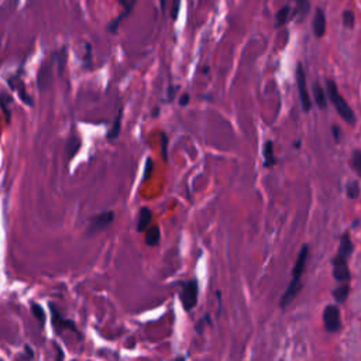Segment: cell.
Wrapping results in <instances>:
<instances>
[{
    "mask_svg": "<svg viewBox=\"0 0 361 361\" xmlns=\"http://www.w3.org/2000/svg\"><path fill=\"white\" fill-rule=\"evenodd\" d=\"M353 253V241H351V237L349 233H344L343 236L340 237V244H338V256L344 257V258H349Z\"/></svg>",
    "mask_w": 361,
    "mask_h": 361,
    "instance_id": "obj_12",
    "label": "cell"
},
{
    "mask_svg": "<svg viewBox=\"0 0 361 361\" xmlns=\"http://www.w3.org/2000/svg\"><path fill=\"white\" fill-rule=\"evenodd\" d=\"M10 103L11 99L7 96V95H0V106H1V110L4 113V117L7 120V123H10Z\"/></svg>",
    "mask_w": 361,
    "mask_h": 361,
    "instance_id": "obj_19",
    "label": "cell"
},
{
    "mask_svg": "<svg viewBox=\"0 0 361 361\" xmlns=\"http://www.w3.org/2000/svg\"><path fill=\"white\" fill-rule=\"evenodd\" d=\"M180 301L185 310H192L198 302V282L196 280L182 282L180 289Z\"/></svg>",
    "mask_w": 361,
    "mask_h": 361,
    "instance_id": "obj_2",
    "label": "cell"
},
{
    "mask_svg": "<svg viewBox=\"0 0 361 361\" xmlns=\"http://www.w3.org/2000/svg\"><path fill=\"white\" fill-rule=\"evenodd\" d=\"M31 310H33V313L35 315V317L40 320L41 319V323H44V320H45V317H44V312H43V309L38 306L37 304H34L33 306H31Z\"/></svg>",
    "mask_w": 361,
    "mask_h": 361,
    "instance_id": "obj_29",
    "label": "cell"
},
{
    "mask_svg": "<svg viewBox=\"0 0 361 361\" xmlns=\"http://www.w3.org/2000/svg\"><path fill=\"white\" fill-rule=\"evenodd\" d=\"M50 77H51V69H50V65L45 62L38 72V88L40 89H45V86L50 82Z\"/></svg>",
    "mask_w": 361,
    "mask_h": 361,
    "instance_id": "obj_17",
    "label": "cell"
},
{
    "mask_svg": "<svg viewBox=\"0 0 361 361\" xmlns=\"http://www.w3.org/2000/svg\"><path fill=\"white\" fill-rule=\"evenodd\" d=\"M50 308H51V310H52V325H54V327H55L56 330H59V329L65 330V329H68V330H71V332H78L74 322L67 320V319H64L62 316H59V313L56 312V309L54 308V305H50Z\"/></svg>",
    "mask_w": 361,
    "mask_h": 361,
    "instance_id": "obj_9",
    "label": "cell"
},
{
    "mask_svg": "<svg viewBox=\"0 0 361 361\" xmlns=\"http://www.w3.org/2000/svg\"><path fill=\"white\" fill-rule=\"evenodd\" d=\"M153 171H154V164H153V159L151 158H147L146 161V167H144V177H143V180H147L151 175H153Z\"/></svg>",
    "mask_w": 361,
    "mask_h": 361,
    "instance_id": "obj_25",
    "label": "cell"
},
{
    "mask_svg": "<svg viewBox=\"0 0 361 361\" xmlns=\"http://www.w3.org/2000/svg\"><path fill=\"white\" fill-rule=\"evenodd\" d=\"M359 195H360V186H359V183L357 182H351L347 185V196H349L350 199H356V198H359Z\"/></svg>",
    "mask_w": 361,
    "mask_h": 361,
    "instance_id": "obj_22",
    "label": "cell"
},
{
    "mask_svg": "<svg viewBox=\"0 0 361 361\" xmlns=\"http://www.w3.org/2000/svg\"><path fill=\"white\" fill-rule=\"evenodd\" d=\"M301 289H302V282L292 281V280H291L289 285H288V288H286V291H285V293L282 295L281 308H286L288 305L291 304L293 299L296 298V295L299 293Z\"/></svg>",
    "mask_w": 361,
    "mask_h": 361,
    "instance_id": "obj_8",
    "label": "cell"
},
{
    "mask_svg": "<svg viewBox=\"0 0 361 361\" xmlns=\"http://www.w3.org/2000/svg\"><path fill=\"white\" fill-rule=\"evenodd\" d=\"M122 119H123V110H120V113L116 116L114 122L110 126V130L107 131V140L109 141H114L119 134H120V129H122Z\"/></svg>",
    "mask_w": 361,
    "mask_h": 361,
    "instance_id": "obj_13",
    "label": "cell"
},
{
    "mask_svg": "<svg viewBox=\"0 0 361 361\" xmlns=\"http://www.w3.org/2000/svg\"><path fill=\"white\" fill-rule=\"evenodd\" d=\"M313 31L317 38H322L326 33V16L322 9H317L313 17Z\"/></svg>",
    "mask_w": 361,
    "mask_h": 361,
    "instance_id": "obj_10",
    "label": "cell"
},
{
    "mask_svg": "<svg viewBox=\"0 0 361 361\" xmlns=\"http://www.w3.org/2000/svg\"><path fill=\"white\" fill-rule=\"evenodd\" d=\"M180 0H172V10H171V16L174 20L178 19V14H180Z\"/></svg>",
    "mask_w": 361,
    "mask_h": 361,
    "instance_id": "obj_30",
    "label": "cell"
},
{
    "mask_svg": "<svg viewBox=\"0 0 361 361\" xmlns=\"http://www.w3.org/2000/svg\"><path fill=\"white\" fill-rule=\"evenodd\" d=\"M159 238H161V232H159V227L158 226H151L146 232L147 246H150V247L157 246L158 243H159Z\"/></svg>",
    "mask_w": 361,
    "mask_h": 361,
    "instance_id": "obj_14",
    "label": "cell"
},
{
    "mask_svg": "<svg viewBox=\"0 0 361 361\" xmlns=\"http://www.w3.org/2000/svg\"><path fill=\"white\" fill-rule=\"evenodd\" d=\"M122 6H123V9L124 11L123 13H126L127 16L130 14V11L133 10V7H134V3H135V0H117Z\"/></svg>",
    "mask_w": 361,
    "mask_h": 361,
    "instance_id": "obj_27",
    "label": "cell"
},
{
    "mask_svg": "<svg viewBox=\"0 0 361 361\" xmlns=\"http://www.w3.org/2000/svg\"><path fill=\"white\" fill-rule=\"evenodd\" d=\"M354 20H356V17H354V13L351 10H346L343 13V23L347 28H353Z\"/></svg>",
    "mask_w": 361,
    "mask_h": 361,
    "instance_id": "obj_23",
    "label": "cell"
},
{
    "mask_svg": "<svg viewBox=\"0 0 361 361\" xmlns=\"http://www.w3.org/2000/svg\"><path fill=\"white\" fill-rule=\"evenodd\" d=\"M326 85H327V98L329 101L332 102V104L335 106L336 112L340 114V117L347 122L349 124H354L356 123V116L351 110V107L349 106V103L346 102V99L340 95L337 86L335 83V80L332 79H326Z\"/></svg>",
    "mask_w": 361,
    "mask_h": 361,
    "instance_id": "obj_1",
    "label": "cell"
},
{
    "mask_svg": "<svg viewBox=\"0 0 361 361\" xmlns=\"http://www.w3.org/2000/svg\"><path fill=\"white\" fill-rule=\"evenodd\" d=\"M289 6H284L281 10L277 13V23H275V26L277 27H281L284 26L286 20H288V16H289Z\"/></svg>",
    "mask_w": 361,
    "mask_h": 361,
    "instance_id": "obj_21",
    "label": "cell"
},
{
    "mask_svg": "<svg viewBox=\"0 0 361 361\" xmlns=\"http://www.w3.org/2000/svg\"><path fill=\"white\" fill-rule=\"evenodd\" d=\"M296 83H298L299 96H301V102H302L304 110L305 112H309L310 107H312V101H310V96H309V92H308V86H306V75H305L304 68H302L301 64L296 67Z\"/></svg>",
    "mask_w": 361,
    "mask_h": 361,
    "instance_id": "obj_4",
    "label": "cell"
},
{
    "mask_svg": "<svg viewBox=\"0 0 361 361\" xmlns=\"http://www.w3.org/2000/svg\"><path fill=\"white\" fill-rule=\"evenodd\" d=\"M77 138V137H75ZM75 138L72 137L71 140H69V143H68V153H69V157L72 158L77 153H78V150H79V147H80V141L79 143H77L75 146H74V143H75Z\"/></svg>",
    "mask_w": 361,
    "mask_h": 361,
    "instance_id": "obj_26",
    "label": "cell"
},
{
    "mask_svg": "<svg viewBox=\"0 0 361 361\" xmlns=\"http://www.w3.org/2000/svg\"><path fill=\"white\" fill-rule=\"evenodd\" d=\"M308 254H309V247L308 246H302L298 258L295 261L292 270V281H301L302 275H304L305 268H306V262H308Z\"/></svg>",
    "mask_w": 361,
    "mask_h": 361,
    "instance_id": "obj_7",
    "label": "cell"
},
{
    "mask_svg": "<svg viewBox=\"0 0 361 361\" xmlns=\"http://www.w3.org/2000/svg\"><path fill=\"white\" fill-rule=\"evenodd\" d=\"M90 61H92V48H90L89 43H86V59H85L86 67H89Z\"/></svg>",
    "mask_w": 361,
    "mask_h": 361,
    "instance_id": "obj_31",
    "label": "cell"
},
{
    "mask_svg": "<svg viewBox=\"0 0 361 361\" xmlns=\"http://www.w3.org/2000/svg\"><path fill=\"white\" fill-rule=\"evenodd\" d=\"M161 151H162V158L164 161H168V135L164 134L161 135Z\"/></svg>",
    "mask_w": 361,
    "mask_h": 361,
    "instance_id": "obj_24",
    "label": "cell"
},
{
    "mask_svg": "<svg viewBox=\"0 0 361 361\" xmlns=\"http://www.w3.org/2000/svg\"><path fill=\"white\" fill-rule=\"evenodd\" d=\"M153 220V212L148 207H141L138 212V219H137V232H144L147 227L150 226Z\"/></svg>",
    "mask_w": 361,
    "mask_h": 361,
    "instance_id": "obj_11",
    "label": "cell"
},
{
    "mask_svg": "<svg viewBox=\"0 0 361 361\" xmlns=\"http://www.w3.org/2000/svg\"><path fill=\"white\" fill-rule=\"evenodd\" d=\"M308 4H309L308 0H296V10H298V13H299L301 16L306 14V11H308Z\"/></svg>",
    "mask_w": 361,
    "mask_h": 361,
    "instance_id": "obj_28",
    "label": "cell"
},
{
    "mask_svg": "<svg viewBox=\"0 0 361 361\" xmlns=\"http://www.w3.org/2000/svg\"><path fill=\"white\" fill-rule=\"evenodd\" d=\"M350 165L354 169L359 175L361 177V151L360 150H354L351 158H350Z\"/></svg>",
    "mask_w": 361,
    "mask_h": 361,
    "instance_id": "obj_20",
    "label": "cell"
},
{
    "mask_svg": "<svg viewBox=\"0 0 361 361\" xmlns=\"http://www.w3.org/2000/svg\"><path fill=\"white\" fill-rule=\"evenodd\" d=\"M333 277L336 281L341 282V284H349L350 278H351L347 258L338 254L333 258Z\"/></svg>",
    "mask_w": 361,
    "mask_h": 361,
    "instance_id": "obj_5",
    "label": "cell"
},
{
    "mask_svg": "<svg viewBox=\"0 0 361 361\" xmlns=\"http://www.w3.org/2000/svg\"><path fill=\"white\" fill-rule=\"evenodd\" d=\"M323 325L329 333H336L340 330L341 319L337 305H327L323 310Z\"/></svg>",
    "mask_w": 361,
    "mask_h": 361,
    "instance_id": "obj_3",
    "label": "cell"
},
{
    "mask_svg": "<svg viewBox=\"0 0 361 361\" xmlns=\"http://www.w3.org/2000/svg\"><path fill=\"white\" fill-rule=\"evenodd\" d=\"M189 101H191V96L188 95V93H183L182 96H180V106H182V107H185L188 103H189Z\"/></svg>",
    "mask_w": 361,
    "mask_h": 361,
    "instance_id": "obj_32",
    "label": "cell"
},
{
    "mask_svg": "<svg viewBox=\"0 0 361 361\" xmlns=\"http://www.w3.org/2000/svg\"><path fill=\"white\" fill-rule=\"evenodd\" d=\"M264 158H265V167H272L275 164L274 157V144L272 141H267L264 146Z\"/></svg>",
    "mask_w": 361,
    "mask_h": 361,
    "instance_id": "obj_18",
    "label": "cell"
},
{
    "mask_svg": "<svg viewBox=\"0 0 361 361\" xmlns=\"http://www.w3.org/2000/svg\"><path fill=\"white\" fill-rule=\"evenodd\" d=\"M313 93H315L316 104L320 109H325L326 107V92H325V89L322 88V85L319 82L313 83Z\"/></svg>",
    "mask_w": 361,
    "mask_h": 361,
    "instance_id": "obj_16",
    "label": "cell"
},
{
    "mask_svg": "<svg viewBox=\"0 0 361 361\" xmlns=\"http://www.w3.org/2000/svg\"><path fill=\"white\" fill-rule=\"evenodd\" d=\"M114 220V213L113 212H103L101 214H96L95 217H92L89 222V227H88V234H93L104 230L106 227L112 225Z\"/></svg>",
    "mask_w": 361,
    "mask_h": 361,
    "instance_id": "obj_6",
    "label": "cell"
},
{
    "mask_svg": "<svg viewBox=\"0 0 361 361\" xmlns=\"http://www.w3.org/2000/svg\"><path fill=\"white\" fill-rule=\"evenodd\" d=\"M349 293H350L349 284H340L337 288L333 291V298H335V301H336L338 305L344 304L346 299L349 298Z\"/></svg>",
    "mask_w": 361,
    "mask_h": 361,
    "instance_id": "obj_15",
    "label": "cell"
}]
</instances>
